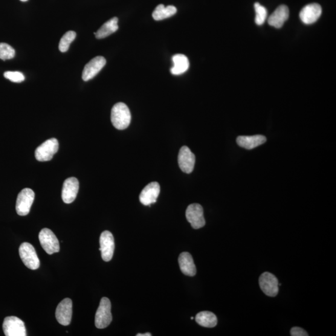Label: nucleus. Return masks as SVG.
<instances>
[{
  "instance_id": "16",
  "label": "nucleus",
  "mask_w": 336,
  "mask_h": 336,
  "mask_svg": "<svg viewBox=\"0 0 336 336\" xmlns=\"http://www.w3.org/2000/svg\"><path fill=\"white\" fill-rule=\"evenodd\" d=\"M160 186L157 182H152L144 187L140 195V201L144 205H149L154 204L157 201Z\"/></svg>"
},
{
  "instance_id": "12",
  "label": "nucleus",
  "mask_w": 336,
  "mask_h": 336,
  "mask_svg": "<svg viewBox=\"0 0 336 336\" xmlns=\"http://www.w3.org/2000/svg\"><path fill=\"white\" fill-rule=\"evenodd\" d=\"M72 316V302L70 298H65L57 306L56 311L57 321L63 326L70 324Z\"/></svg>"
},
{
  "instance_id": "8",
  "label": "nucleus",
  "mask_w": 336,
  "mask_h": 336,
  "mask_svg": "<svg viewBox=\"0 0 336 336\" xmlns=\"http://www.w3.org/2000/svg\"><path fill=\"white\" fill-rule=\"evenodd\" d=\"M279 280L274 275L265 272L259 278V285L262 290L268 297H276L279 291Z\"/></svg>"
},
{
  "instance_id": "13",
  "label": "nucleus",
  "mask_w": 336,
  "mask_h": 336,
  "mask_svg": "<svg viewBox=\"0 0 336 336\" xmlns=\"http://www.w3.org/2000/svg\"><path fill=\"white\" fill-rule=\"evenodd\" d=\"M322 13V8L318 4L305 6L300 11V18L304 24L311 25L317 22Z\"/></svg>"
},
{
  "instance_id": "15",
  "label": "nucleus",
  "mask_w": 336,
  "mask_h": 336,
  "mask_svg": "<svg viewBox=\"0 0 336 336\" xmlns=\"http://www.w3.org/2000/svg\"><path fill=\"white\" fill-rule=\"evenodd\" d=\"M79 182L77 178L72 177L66 179L64 182L62 198L66 204H71L76 198L79 191Z\"/></svg>"
},
{
  "instance_id": "14",
  "label": "nucleus",
  "mask_w": 336,
  "mask_h": 336,
  "mask_svg": "<svg viewBox=\"0 0 336 336\" xmlns=\"http://www.w3.org/2000/svg\"><path fill=\"white\" fill-rule=\"evenodd\" d=\"M106 65V59L102 56H97L87 64L82 72V79L88 81L97 75Z\"/></svg>"
},
{
  "instance_id": "17",
  "label": "nucleus",
  "mask_w": 336,
  "mask_h": 336,
  "mask_svg": "<svg viewBox=\"0 0 336 336\" xmlns=\"http://www.w3.org/2000/svg\"><path fill=\"white\" fill-rule=\"evenodd\" d=\"M289 18V9L286 5L278 7L268 19V25L276 28H282Z\"/></svg>"
},
{
  "instance_id": "9",
  "label": "nucleus",
  "mask_w": 336,
  "mask_h": 336,
  "mask_svg": "<svg viewBox=\"0 0 336 336\" xmlns=\"http://www.w3.org/2000/svg\"><path fill=\"white\" fill-rule=\"evenodd\" d=\"M187 221L195 229L203 227L205 224L203 208L199 204H190L186 212Z\"/></svg>"
},
{
  "instance_id": "4",
  "label": "nucleus",
  "mask_w": 336,
  "mask_h": 336,
  "mask_svg": "<svg viewBox=\"0 0 336 336\" xmlns=\"http://www.w3.org/2000/svg\"><path fill=\"white\" fill-rule=\"evenodd\" d=\"M59 149V143L57 139L53 138L46 141L37 148L35 157L39 161H50Z\"/></svg>"
},
{
  "instance_id": "10",
  "label": "nucleus",
  "mask_w": 336,
  "mask_h": 336,
  "mask_svg": "<svg viewBox=\"0 0 336 336\" xmlns=\"http://www.w3.org/2000/svg\"><path fill=\"white\" fill-rule=\"evenodd\" d=\"M100 245L102 259L105 262L111 261L115 249L114 238L111 232H103L100 237Z\"/></svg>"
},
{
  "instance_id": "27",
  "label": "nucleus",
  "mask_w": 336,
  "mask_h": 336,
  "mask_svg": "<svg viewBox=\"0 0 336 336\" xmlns=\"http://www.w3.org/2000/svg\"><path fill=\"white\" fill-rule=\"evenodd\" d=\"M6 79L10 80L11 82L20 83L25 79V75L22 72L18 71H7L4 73Z\"/></svg>"
},
{
  "instance_id": "24",
  "label": "nucleus",
  "mask_w": 336,
  "mask_h": 336,
  "mask_svg": "<svg viewBox=\"0 0 336 336\" xmlns=\"http://www.w3.org/2000/svg\"><path fill=\"white\" fill-rule=\"evenodd\" d=\"M75 37H76V33L75 32L72 31L67 32L60 40L59 51L62 53H66V51H68L69 46H70L71 43L74 41Z\"/></svg>"
},
{
  "instance_id": "6",
  "label": "nucleus",
  "mask_w": 336,
  "mask_h": 336,
  "mask_svg": "<svg viewBox=\"0 0 336 336\" xmlns=\"http://www.w3.org/2000/svg\"><path fill=\"white\" fill-rule=\"evenodd\" d=\"M34 197V191L30 188H25L19 193L16 204V213L18 215L25 216L30 213Z\"/></svg>"
},
{
  "instance_id": "22",
  "label": "nucleus",
  "mask_w": 336,
  "mask_h": 336,
  "mask_svg": "<svg viewBox=\"0 0 336 336\" xmlns=\"http://www.w3.org/2000/svg\"><path fill=\"white\" fill-rule=\"evenodd\" d=\"M176 13H177V9L174 6L170 5L165 7L164 5L161 4L155 8L152 16L156 21H161L175 15Z\"/></svg>"
},
{
  "instance_id": "18",
  "label": "nucleus",
  "mask_w": 336,
  "mask_h": 336,
  "mask_svg": "<svg viewBox=\"0 0 336 336\" xmlns=\"http://www.w3.org/2000/svg\"><path fill=\"white\" fill-rule=\"evenodd\" d=\"M266 141L265 136H240L237 138V143L240 147L247 150H252L264 144Z\"/></svg>"
},
{
  "instance_id": "31",
  "label": "nucleus",
  "mask_w": 336,
  "mask_h": 336,
  "mask_svg": "<svg viewBox=\"0 0 336 336\" xmlns=\"http://www.w3.org/2000/svg\"><path fill=\"white\" fill-rule=\"evenodd\" d=\"M191 320H194V318H193V317H191Z\"/></svg>"
},
{
  "instance_id": "3",
  "label": "nucleus",
  "mask_w": 336,
  "mask_h": 336,
  "mask_svg": "<svg viewBox=\"0 0 336 336\" xmlns=\"http://www.w3.org/2000/svg\"><path fill=\"white\" fill-rule=\"evenodd\" d=\"M19 256L26 266L31 270L39 268L40 261L35 249L28 242L23 243L19 248Z\"/></svg>"
},
{
  "instance_id": "1",
  "label": "nucleus",
  "mask_w": 336,
  "mask_h": 336,
  "mask_svg": "<svg viewBox=\"0 0 336 336\" xmlns=\"http://www.w3.org/2000/svg\"><path fill=\"white\" fill-rule=\"evenodd\" d=\"M132 115L125 103L119 102L113 107L111 121L115 128L122 130L128 128L131 122Z\"/></svg>"
},
{
  "instance_id": "28",
  "label": "nucleus",
  "mask_w": 336,
  "mask_h": 336,
  "mask_svg": "<svg viewBox=\"0 0 336 336\" xmlns=\"http://www.w3.org/2000/svg\"><path fill=\"white\" fill-rule=\"evenodd\" d=\"M291 335L292 336H308V334L302 328L298 327H294L291 329Z\"/></svg>"
},
{
  "instance_id": "7",
  "label": "nucleus",
  "mask_w": 336,
  "mask_h": 336,
  "mask_svg": "<svg viewBox=\"0 0 336 336\" xmlns=\"http://www.w3.org/2000/svg\"><path fill=\"white\" fill-rule=\"evenodd\" d=\"M3 329L7 336H26L27 329L24 322L16 317H8L5 319Z\"/></svg>"
},
{
  "instance_id": "21",
  "label": "nucleus",
  "mask_w": 336,
  "mask_h": 336,
  "mask_svg": "<svg viewBox=\"0 0 336 336\" xmlns=\"http://www.w3.org/2000/svg\"><path fill=\"white\" fill-rule=\"evenodd\" d=\"M118 22L117 17H114L104 23L99 30L94 33L95 37L97 39H103L114 33L118 30Z\"/></svg>"
},
{
  "instance_id": "20",
  "label": "nucleus",
  "mask_w": 336,
  "mask_h": 336,
  "mask_svg": "<svg viewBox=\"0 0 336 336\" xmlns=\"http://www.w3.org/2000/svg\"><path fill=\"white\" fill-rule=\"evenodd\" d=\"M173 67L171 69L172 74L175 75H181L186 72L190 67L188 58L184 54H176L173 57Z\"/></svg>"
},
{
  "instance_id": "2",
  "label": "nucleus",
  "mask_w": 336,
  "mask_h": 336,
  "mask_svg": "<svg viewBox=\"0 0 336 336\" xmlns=\"http://www.w3.org/2000/svg\"><path fill=\"white\" fill-rule=\"evenodd\" d=\"M112 321L111 303L109 298H102L95 314V324L98 329L108 327Z\"/></svg>"
},
{
  "instance_id": "19",
  "label": "nucleus",
  "mask_w": 336,
  "mask_h": 336,
  "mask_svg": "<svg viewBox=\"0 0 336 336\" xmlns=\"http://www.w3.org/2000/svg\"><path fill=\"white\" fill-rule=\"evenodd\" d=\"M179 267L181 270L187 276L193 277L196 274V267L193 257L188 252L180 254L178 259Z\"/></svg>"
},
{
  "instance_id": "29",
  "label": "nucleus",
  "mask_w": 336,
  "mask_h": 336,
  "mask_svg": "<svg viewBox=\"0 0 336 336\" xmlns=\"http://www.w3.org/2000/svg\"><path fill=\"white\" fill-rule=\"evenodd\" d=\"M152 334H150V333L147 332L145 333V334H137V336H151Z\"/></svg>"
},
{
  "instance_id": "30",
  "label": "nucleus",
  "mask_w": 336,
  "mask_h": 336,
  "mask_svg": "<svg viewBox=\"0 0 336 336\" xmlns=\"http://www.w3.org/2000/svg\"><path fill=\"white\" fill-rule=\"evenodd\" d=\"M20 1H22L23 2H26L28 1V0H20Z\"/></svg>"
},
{
  "instance_id": "11",
  "label": "nucleus",
  "mask_w": 336,
  "mask_h": 336,
  "mask_svg": "<svg viewBox=\"0 0 336 336\" xmlns=\"http://www.w3.org/2000/svg\"><path fill=\"white\" fill-rule=\"evenodd\" d=\"M196 157L187 146H184L179 150L178 155V164L182 172L190 174L195 167Z\"/></svg>"
},
{
  "instance_id": "26",
  "label": "nucleus",
  "mask_w": 336,
  "mask_h": 336,
  "mask_svg": "<svg viewBox=\"0 0 336 336\" xmlns=\"http://www.w3.org/2000/svg\"><path fill=\"white\" fill-rule=\"evenodd\" d=\"M256 10V23L257 25H262L267 18V10L265 7H263L259 3H256L254 5Z\"/></svg>"
},
{
  "instance_id": "5",
  "label": "nucleus",
  "mask_w": 336,
  "mask_h": 336,
  "mask_svg": "<svg viewBox=\"0 0 336 336\" xmlns=\"http://www.w3.org/2000/svg\"><path fill=\"white\" fill-rule=\"evenodd\" d=\"M40 245L49 255L57 253L60 250L59 240L55 234L49 228H43L39 234Z\"/></svg>"
},
{
  "instance_id": "23",
  "label": "nucleus",
  "mask_w": 336,
  "mask_h": 336,
  "mask_svg": "<svg viewBox=\"0 0 336 336\" xmlns=\"http://www.w3.org/2000/svg\"><path fill=\"white\" fill-rule=\"evenodd\" d=\"M196 321L200 326L208 327V328L215 327L217 324L216 316L210 311L199 312L196 315Z\"/></svg>"
},
{
  "instance_id": "25",
  "label": "nucleus",
  "mask_w": 336,
  "mask_h": 336,
  "mask_svg": "<svg viewBox=\"0 0 336 336\" xmlns=\"http://www.w3.org/2000/svg\"><path fill=\"white\" fill-rule=\"evenodd\" d=\"M15 56V51L7 43H0V59L3 60L13 59Z\"/></svg>"
}]
</instances>
